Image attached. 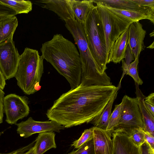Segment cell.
I'll return each mask as SVG.
<instances>
[{
    "mask_svg": "<svg viewBox=\"0 0 154 154\" xmlns=\"http://www.w3.org/2000/svg\"><path fill=\"white\" fill-rule=\"evenodd\" d=\"M143 102L147 110L153 116H154V106L144 101V100Z\"/></svg>",
    "mask_w": 154,
    "mask_h": 154,
    "instance_id": "cell-37",
    "label": "cell"
},
{
    "mask_svg": "<svg viewBox=\"0 0 154 154\" xmlns=\"http://www.w3.org/2000/svg\"><path fill=\"white\" fill-rule=\"evenodd\" d=\"M0 2L12 9L17 14L28 13L32 8V3L29 0H0Z\"/></svg>",
    "mask_w": 154,
    "mask_h": 154,
    "instance_id": "cell-23",
    "label": "cell"
},
{
    "mask_svg": "<svg viewBox=\"0 0 154 154\" xmlns=\"http://www.w3.org/2000/svg\"><path fill=\"white\" fill-rule=\"evenodd\" d=\"M37 2L42 8L54 12L64 21L75 20L70 0H42Z\"/></svg>",
    "mask_w": 154,
    "mask_h": 154,
    "instance_id": "cell-12",
    "label": "cell"
},
{
    "mask_svg": "<svg viewBox=\"0 0 154 154\" xmlns=\"http://www.w3.org/2000/svg\"><path fill=\"white\" fill-rule=\"evenodd\" d=\"M144 131L145 143L148 144L151 148L154 150V136L148 132Z\"/></svg>",
    "mask_w": 154,
    "mask_h": 154,
    "instance_id": "cell-32",
    "label": "cell"
},
{
    "mask_svg": "<svg viewBox=\"0 0 154 154\" xmlns=\"http://www.w3.org/2000/svg\"><path fill=\"white\" fill-rule=\"evenodd\" d=\"M140 154H154V150L152 149L146 143L139 147Z\"/></svg>",
    "mask_w": 154,
    "mask_h": 154,
    "instance_id": "cell-34",
    "label": "cell"
},
{
    "mask_svg": "<svg viewBox=\"0 0 154 154\" xmlns=\"http://www.w3.org/2000/svg\"><path fill=\"white\" fill-rule=\"evenodd\" d=\"M35 149L34 146L31 147L26 152L23 154H35Z\"/></svg>",
    "mask_w": 154,
    "mask_h": 154,
    "instance_id": "cell-39",
    "label": "cell"
},
{
    "mask_svg": "<svg viewBox=\"0 0 154 154\" xmlns=\"http://www.w3.org/2000/svg\"><path fill=\"white\" fill-rule=\"evenodd\" d=\"M20 56L13 38L0 44V69L5 80L14 77Z\"/></svg>",
    "mask_w": 154,
    "mask_h": 154,
    "instance_id": "cell-9",
    "label": "cell"
},
{
    "mask_svg": "<svg viewBox=\"0 0 154 154\" xmlns=\"http://www.w3.org/2000/svg\"><path fill=\"white\" fill-rule=\"evenodd\" d=\"M110 85L81 84L62 94L47 111L50 120L69 128L90 122L100 115L119 89Z\"/></svg>",
    "mask_w": 154,
    "mask_h": 154,
    "instance_id": "cell-1",
    "label": "cell"
},
{
    "mask_svg": "<svg viewBox=\"0 0 154 154\" xmlns=\"http://www.w3.org/2000/svg\"><path fill=\"white\" fill-rule=\"evenodd\" d=\"M143 100L144 101L154 106V93H152L147 97H145Z\"/></svg>",
    "mask_w": 154,
    "mask_h": 154,
    "instance_id": "cell-36",
    "label": "cell"
},
{
    "mask_svg": "<svg viewBox=\"0 0 154 154\" xmlns=\"http://www.w3.org/2000/svg\"><path fill=\"white\" fill-rule=\"evenodd\" d=\"M34 143V142H33L30 144H29L26 146L17 149L15 152L12 154H22V152L26 151L28 149H29L31 148L30 147L33 145Z\"/></svg>",
    "mask_w": 154,
    "mask_h": 154,
    "instance_id": "cell-35",
    "label": "cell"
},
{
    "mask_svg": "<svg viewBox=\"0 0 154 154\" xmlns=\"http://www.w3.org/2000/svg\"><path fill=\"white\" fill-rule=\"evenodd\" d=\"M43 60L38 51L28 48L20 55L14 77L18 86L25 94H32L40 89Z\"/></svg>",
    "mask_w": 154,
    "mask_h": 154,
    "instance_id": "cell-4",
    "label": "cell"
},
{
    "mask_svg": "<svg viewBox=\"0 0 154 154\" xmlns=\"http://www.w3.org/2000/svg\"><path fill=\"white\" fill-rule=\"evenodd\" d=\"M93 138V130L92 127L85 130L80 137L74 141L71 146L75 148L79 149Z\"/></svg>",
    "mask_w": 154,
    "mask_h": 154,
    "instance_id": "cell-27",
    "label": "cell"
},
{
    "mask_svg": "<svg viewBox=\"0 0 154 154\" xmlns=\"http://www.w3.org/2000/svg\"><path fill=\"white\" fill-rule=\"evenodd\" d=\"M75 20L83 24L91 10L94 7V0H70Z\"/></svg>",
    "mask_w": 154,
    "mask_h": 154,
    "instance_id": "cell-18",
    "label": "cell"
},
{
    "mask_svg": "<svg viewBox=\"0 0 154 154\" xmlns=\"http://www.w3.org/2000/svg\"><path fill=\"white\" fill-rule=\"evenodd\" d=\"M18 24L17 19L15 16L0 21V44L13 38Z\"/></svg>",
    "mask_w": 154,
    "mask_h": 154,
    "instance_id": "cell-21",
    "label": "cell"
},
{
    "mask_svg": "<svg viewBox=\"0 0 154 154\" xmlns=\"http://www.w3.org/2000/svg\"><path fill=\"white\" fill-rule=\"evenodd\" d=\"M140 6L154 9V0H131Z\"/></svg>",
    "mask_w": 154,
    "mask_h": 154,
    "instance_id": "cell-30",
    "label": "cell"
},
{
    "mask_svg": "<svg viewBox=\"0 0 154 154\" xmlns=\"http://www.w3.org/2000/svg\"><path fill=\"white\" fill-rule=\"evenodd\" d=\"M96 4L104 33L106 44V62L110 49L119 36L127 30L131 23L120 18L104 5L94 0Z\"/></svg>",
    "mask_w": 154,
    "mask_h": 154,
    "instance_id": "cell-6",
    "label": "cell"
},
{
    "mask_svg": "<svg viewBox=\"0 0 154 154\" xmlns=\"http://www.w3.org/2000/svg\"><path fill=\"white\" fill-rule=\"evenodd\" d=\"M121 103L120 119L113 131H121L128 134L134 129H143V124L137 98L125 95Z\"/></svg>",
    "mask_w": 154,
    "mask_h": 154,
    "instance_id": "cell-7",
    "label": "cell"
},
{
    "mask_svg": "<svg viewBox=\"0 0 154 154\" xmlns=\"http://www.w3.org/2000/svg\"><path fill=\"white\" fill-rule=\"evenodd\" d=\"M55 136L54 132L39 133L35 140V154H43L51 149L56 148Z\"/></svg>",
    "mask_w": 154,
    "mask_h": 154,
    "instance_id": "cell-19",
    "label": "cell"
},
{
    "mask_svg": "<svg viewBox=\"0 0 154 154\" xmlns=\"http://www.w3.org/2000/svg\"><path fill=\"white\" fill-rule=\"evenodd\" d=\"M17 131L20 135L27 138L33 134L45 132H56L59 133L65 127L56 122L50 120L38 121L29 117L25 121L17 123Z\"/></svg>",
    "mask_w": 154,
    "mask_h": 154,
    "instance_id": "cell-10",
    "label": "cell"
},
{
    "mask_svg": "<svg viewBox=\"0 0 154 154\" xmlns=\"http://www.w3.org/2000/svg\"><path fill=\"white\" fill-rule=\"evenodd\" d=\"M83 24L89 49L99 72L104 76L109 77L105 72L107 62L105 36L96 5L90 11Z\"/></svg>",
    "mask_w": 154,
    "mask_h": 154,
    "instance_id": "cell-5",
    "label": "cell"
},
{
    "mask_svg": "<svg viewBox=\"0 0 154 154\" xmlns=\"http://www.w3.org/2000/svg\"><path fill=\"white\" fill-rule=\"evenodd\" d=\"M122 103L115 105V108L109 118L106 130L112 134L116 127L118 125L120 118Z\"/></svg>",
    "mask_w": 154,
    "mask_h": 154,
    "instance_id": "cell-25",
    "label": "cell"
},
{
    "mask_svg": "<svg viewBox=\"0 0 154 154\" xmlns=\"http://www.w3.org/2000/svg\"><path fill=\"white\" fill-rule=\"evenodd\" d=\"M3 133V131H2V132H0V136H1V135ZM16 150H14V151H12L11 152L8 153H0V154H12L13 153L15 152Z\"/></svg>",
    "mask_w": 154,
    "mask_h": 154,
    "instance_id": "cell-40",
    "label": "cell"
},
{
    "mask_svg": "<svg viewBox=\"0 0 154 154\" xmlns=\"http://www.w3.org/2000/svg\"><path fill=\"white\" fill-rule=\"evenodd\" d=\"M128 29L121 34L116 40L109 51L107 63L112 62L119 63L125 58L126 50L128 45Z\"/></svg>",
    "mask_w": 154,
    "mask_h": 154,
    "instance_id": "cell-15",
    "label": "cell"
},
{
    "mask_svg": "<svg viewBox=\"0 0 154 154\" xmlns=\"http://www.w3.org/2000/svg\"><path fill=\"white\" fill-rule=\"evenodd\" d=\"M147 48L150 49H153L154 48V42L152 43L149 46L147 47Z\"/></svg>",
    "mask_w": 154,
    "mask_h": 154,
    "instance_id": "cell-41",
    "label": "cell"
},
{
    "mask_svg": "<svg viewBox=\"0 0 154 154\" xmlns=\"http://www.w3.org/2000/svg\"><path fill=\"white\" fill-rule=\"evenodd\" d=\"M95 0L105 6L122 10L146 11L152 9L140 6L133 2L131 0Z\"/></svg>",
    "mask_w": 154,
    "mask_h": 154,
    "instance_id": "cell-20",
    "label": "cell"
},
{
    "mask_svg": "<svg viewBox=\"0 0 154 154\" xmlns=\"http://www.w3.org/2000/svg\"><path fill=\"white\" fill-rule=\"evenodd\" d=\"M42 57L49 63L69 83L71 89L79 86L82 77L80 57L76 47L61 34L54 35L42 44Z\"/></svg>",
    "mask_w": 154,
    "mask_h": 154,
    "instance_id": "cell-2",
    "label": "cell"
},
{
    "mask_svg": "<svg viewBox=\"0 0 154 154\" xmlns=\"http://www.w3.org/2000/svg\"><path fill=\"white\" fill-rule=\"evenodd\" d=\"M65 26L72 34L79 52L82 69L81 84L83 85H112L109 77L101 75L89 49L83 24L76 20L65 21Z\"/></svg>",
    "mask_w": 154,
    "mask_h": 154,
    "instance_id": "cell-3",
    "label": "cell"
},
{
    "mask_svg": "<svg viewBox=\"0 0 154 154\" xmlns=\"http://www.w3.org/2000/svg\"><path fill=\"white\" fill-rule=\"evenodd\" d=\"M5 93L0 88V124L3 122L4 117L3 99Z\"/></svg>",
    "mask_w": 154,
    "mask_h": 154,
    "instance_id": "cell-33",
    "label": "cell"
},
{
    "mask_svg": "<svg viewBox=\"0 0 154 154\" xmlns=\"http://www.w3.org/2000/svg\"><path fill=\"white\" fill-rule=\"evenodd\" d=\"M92 128L95 154H113L112 134L95 127Z\"/></svg>",
    "mask_w": 154,
    "mask_h": 154,
    "instance_id": "cell-13",
    "label": "cell"
},
{
    "mask_svg": "<svg viewBox=\"0 0 154 154\" xmlns=\"http://www.w3.org/2000/svg\"><path fill=\"white\" fill-rule=\"evenodd\" d=\"M129 139L137 146L140 147L145 143L144 131L141 128L134 129L127 134Z\"/></svg>",
    "mask_w": 154,
    "mask_h": 154,
    "instance_id": "cell-26",
    "label": "cell"
},
{
    "mask_svg": "<svg viewBox=\"0 0 154 154\" xmlns=\"http://www.w3.org/2000/svg\"><path fill=\"white\" fill-rule=\"evenodd\" d=\"M6 85V80L0 69V88L3 90Z\"/></svg>",
    "mask_w": 154,
    "mask_h": 154,
    "instance_id": "cell-38",
    "label": "cell"
},
{
    "mask_svg": "<svg viewBox=\"0 0 154 154\" xmlns=\"http://www.w3.org/2000/svg\"><path fill=\"white\" fill-rule=\"evenodd\" d=\"M112 137L113 154H140L139 147L132 142L126 134L121 131H113Z\"/></svg>",
    "mask_w": 154,
    "mask_h": 154,
    "instance_id": "cell-14",
    "label": "cell"
},
{
    "mask_svg": "<svg viewBox=\"0 0 154 154\" xmlns=\"http://www.w3.org/2000/svg\"><path fill=\"white\" fill-rule=\"evenodd\" d=\"M29 103L26 96L11 94L4 97L3 109L6 116V122L11 125H16L18 120L27 117L30 112Z\"/></svg>",
    "mask_w": 154,
    "mask_h": 154,
    "instance_id": "cell-8",
    "label": "cell"
},
{
    "mask_svg": "<svg viewBox=\"0 0 154 154\" xmlns=\"http://www.w3.org/2000/svg\"><path fill=\"white\" fill-rule=\"evenodd\" d=\"M136 87L135 93L138 100V103L143 124L144 130L154 136V116L147 110L143 102L145 96L139 88V85L135 83Z\"/></svg>",
    "mask_w": 154,
    "mask_h": 154,
    "instance_id": "cell-17",
    "label": "cell"
},
{
    "mask_svg": "<svg viewBox=\"0 0 154 154\" xmlns=\"http://www.w3.org/2000/svg\"><path fill=\"white\" fill-rule=\"evenodd\" d=\"M128 30V45L134 55L135 59L139 58L141 52L144 49L143 41L146 31L139 21L131 23Z\"/></svg>",
    "mask_w": 154,
    "mask_h": 154,
    "instance_id": "cell-11",
    "label": "cell"
},
{
    "mask_svg": "<svg viewBox=\"0 0 154 154\" xmlns=\"http://www.w3.org/2000/svg\"><path fill=\"white\" fill-rule=\"evenodd\" d=\"M17 14L12 9L0 2V21Z\"/></svg>",
    "mask_w": 154,
    "mask_h": 154,
    "instance_id": "cell-29",
    "label": "cell"
},
{
    "mask_svg": "<svg viewBox=\"0 0 154 154\" xmlns=\"http://www.w3.org/2000/svg\"><path fill=\"white\" fill-rule=\"evenodd\" d=\"M149 35L151 37H152L154 36V31H153V32H152V33H150Z\"/></svg>",
    "mask_w": 154,
    "mask_h": 154,
    "instance_id": "cell-42",
    "label": "cell"
},
{
    "mask_svg": "<svg viewBox=\"0 0 154 154\" xmlns=\"http://www.w3.org/2000/svg\"><path fill=\"white\" fill-rule=\"evenodd\" d=\"M119 89L117 90L100 114L95 117L90 122L93 125L94 127L104 130H106L112 113L111 110L112 105L116 97Z\"/></svg>",
    "mask_w": 154,
    "mask_h": 154,
    "instance_id": "cell-22",
    "label": "cell"
},
{
    "mask_svg": "<svg viewBox=\"0 0 154 154\" xmlns=\"http://www.w3.org/2000/svg\"><path fill=\"white\" fill-rule=\"evenodd\" d=\"M122 61L123 75L126 74L130 75L133 79L135 83L138 85H141L143 82L139 77L137 71L139 58L135 59L133 62L128 65L125 64L124 59L122 60Z\"/></svg>",
    "mask_w": 154,
    "mask_h": 154,
    "instance_id": "cell-24",
    "label": "cell"
},
{
    "mask_svg": "<svg viewBox=\"0 0 154 154\" xmlns=\"http://www.w3.org/2000/svg\"><path fill=\"white\" fill-rule=\"evenodd\" d=\"M106 7L120 18L131 23L139 21L143 19H148L154 24V9H152L146 11H142L126 10Z\"/></svg>",
    "mask_w": 154,
    "mask_h": 154,
    "instance_id": "cell-16",
    "label": "cell"
},
{
    "mask_svg": "<svg viewBox=\"0 0 154 154\" xmlns=\"http://www.w3.org/2000/svg\"><path fill=\"white\" fill-rule=\"evenodd\" d=\"M125 63L127 65L130 64L131 62L135 60L134 54L131 51L129 45H128L126 48L125 54Z\"/></svg>",
    "mask_w": 154,
    "mask_h": 154,
    "instance_id": "cell-31",
    "label": "cell"
},
{
    "mask_svg": "<svg viewBox=\"0 0 154 154\" xmlns=\"http://www.w3.org/2000/svg\"><path fill=\"white\" fill-rule=\"evenodd\" d=\"M68 154H95L93 138L79 148Z\"/></svg>",
    "mask_w": 154,
    "mask_h": 154,
    "instance_id": "cell-28",
    "label": "cell"
}]
</instances>
